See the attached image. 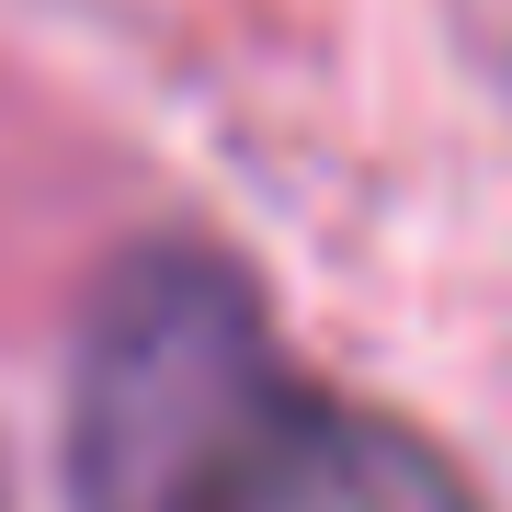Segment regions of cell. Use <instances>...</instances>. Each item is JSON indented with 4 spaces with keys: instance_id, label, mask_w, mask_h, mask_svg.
<instances>
[{
    "instance_id": "1",
    "label": "cell",
    "mask_w": 512,
    "mask_h": 512,
    "mask_svg": "<svg viewBox=\"0 0 512 512\" xmlns=\"http://www.w3.org/2000/svg\"><path fill=\"white\" fill-rule=\"evenodd\" d=\"M80 512H478L467 467L399 410L342 399L285 353L251 262L137 239L69 342Z\"/></svg>"
}]
</instances>
